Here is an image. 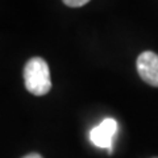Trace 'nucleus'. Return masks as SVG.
Here are the masks:
<instances>
[{
  "label": "nucleus",
  "mask_w": 158,
  "mask_h": 158,
  "mask_svg": "<svg viewBox=\"0 0 158 158\" xmlns=\"http://www.w3.org/2000/svg\"><path fill=\"white\" fill-rule=\"evenodd\" d=\"M24 85L25 88L36 96H42L50 91L52 79L48 62L41 57H33L24 66Z\"/></svg>",
  "instance_id": "obj_1"
},
{
  "label": "nucleus",
  "mask_w": 158,
  "mask_h": 158,
  "mask_svg": "<svg viewBox=\"0 0 158 158\" xmlns=\"http://www.w3.org/2000/svg\"><path fill=\"white\" fill-rule=\"evenodd\" d=\"M137 73L148 85L158 87V54L154 52H142L136 62Z\"/></svg>",
  "instance_id": "obj_2"
},
{
  "label": "nucleus",
  "mask_w": 158,
  "mask_h": 158,
  "mask_svg": "<svg viewBox=\"0 0 158 158\" xmlns=\"http://www.w3.org/2000/svg\"><path fill=\"white\" fill-rule=\"evenodd\" d=\"M117 131V123L115 118L107 117L104 118L100 124L92 128L90 132V140L95 146L98 148H104V149H110L112 148L113 136Z\"/></svg>",
  "instance_id": "obj_3"
},
{
  "label": "nucleus",
  "mask_w": 158,
  "mask_h": 158,
  "mask_svg": "<svg viewBox=\"0 0 158 158\" xmlns=\"http://www.w3.org/2000/svg\"><path fill=\"white\" fill-rule=\"evenodd\" d=\"M63 3L66 4L67 7H73V8H77V7H82L87 4L90 0H62Z\"/></svg>",
  "instance_id": "obj_4"
},
{
  "label": "nucleus",
  "mask_w": 158,
  "mask_h": 158,
  "mask_svg": "<svg viewBox=\"0 0 158 158\" xmlns=\"http://www.w3.org/2000/svg\"><path fill=\"white\" fill-rule=\"evenodd\" d=\"M23 158H42V156H40L38 153H31V154L24 156Z\"/></svg>",
  "instance_id": "obj_5"
}]
</instances>
